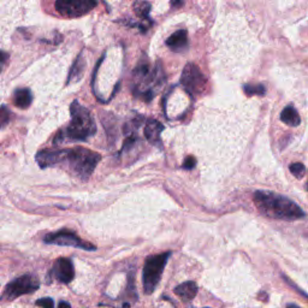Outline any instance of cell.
Masks as SVG:
<instances>
[{
  "label": "cell",
  "mask_w": 308,
  "mask_h": 308,
  "mask_svg": "<svg viewBox=\"0 0 308 308\" xmlns=\"http://www.w3.org/2000/svg\"><path fill=\"white\" fill-rule=\"evenodd\" d=\"M100 160L101 155L99 153L83 147L59 149V151L46 149V151L39 152L36 155L37 164L42 169L64 164L72 173H75L82 181L90 179Z\"/></svg>",
  "instance_id": "obj_1"
},
{
  "label": "cell",
  "mask_w": 308,
  "mask_h": 308,
  "mask_svg": "<svg viewBox=\"0 0 308 308\" xmlns=\"http://www.w3.org/2000/svg\"><path fill=\"white\" fill-rule=\"evenodd\" d=\"M254 205L259 213L277 221H297L306 217V213L293 200L274 192L258 190L253 196Z\"/></svg>",
  "instance_id": "obj_2"
},
{
  "label": "cell",
  "mask_w": 308,
  "mask_h": 308,
  "mask_svg": "<svg viewBox=\"0 0 308 308\" xmlns=\"http://www.w3.org/2000/svg\"><path fill=\"white\" fill-rule=\"evenodd\" d=\"M71 113V122L66 126L65 130H62L57 134L55 144H60L64 140L69 141H87L93 138L97 133V124L94 117L88 109L75 100L70 106Z\"/></svg>",
  "instance_id": "obj_3"
},
{
  "label": "cell",
  "mask_w": 308,
  "mask_h": 308,
  "mask_svg": "<svg viewBox=\"0 0 308 308\" xmlns=\"http://www.w3.org/2000/svg\"><path fill=\"white\" fill-rule=\"evenodd\" d=\"M171 254H172L171 252H166L158 254V255H152L145 261L144 271H142V285H144L145 294L151 295L154 293L158 284L160 283L164 269Z\"/></svg>",
  "instance_id": "obj_4"
},
{
  "label": "cell",
  "mask_w": 308,
  "mask_h": 308,
  "mask_svg": "<svg viewBox=\"0 0 308 308\" xmlns=\"http://www.w3.org/2000/svg\"><path fill=\"white\" fill-rule=\"evenodd\" d=\"M181 83L190 95H200L207 88V78L198 66L188 63L183 69Z\"/></svg>",
  "instance_id": "obj_5"
},
{
  "label": "cell",
  "mask_w": 308,
  "mask_h": 308,
  "mask_svg": "<svg viewBox=\"0 0 308 308\" xmlns=\"http://www.w3.org/2000/svg\"><path fill=\"white\" fill-rule=\"evenodd\" d=\"M97 0H57L56 10L68 18H77L97 8Z\"/></svg>",
  "instance_id": "obj_6"
},
{
  "label": "cell",
  "mask_w": 308,
  "mask_h": 308,
  "mask_svg": "<svg viewBox=\"0 0 308 308\" xmlns=\"http://www.w3.org/2000/svg\"><path fill=\"white\" fill-rule=\"evenodd\" d=\"M45 242L49 244H57V246L81 248L83 250H88V252H93V250L97 249L94 244L82 240L71 230H60L57 231V233L46 235Z\"/></svg>",
  "instance_id": "obj_7"
},
{
  "label": "cell",
  "mask_w": 308,
  "mask_h": 308,
  "mask_svg": "<svg viewBox=\"0 0 308 308\" xmlns=\"http://www.w3.org/2000/svg\"><path fill=\"white\" fill-rule=\"evenodd\" d=\"M39 282L33 276L25 275L22 277H18L15 281H12L10 284L6 287L5 296L8 298H16L22 295L34 293L35 290L39 289Z\"/></svg>",
  "instance_id": "obj_8"
},
{
  "label": "cell",
  "mask_w": 308,
  "mask_h": 308,
  "mask_svg": "<svg viewBox=\"0 0 308 308\" xmlns=\"http://www.w3.org/2000/svg\"><path fill=\"white\" fill-rule=\"evenodd\" d=\"M52 275L57 281L68 284L75 278L74 263L68 258H60L53 265Z\"/></svg>",
  "instance_id": "obj_9"
},
{
  "label": "cell",
  "mask_w": 308,
  "mask_h": 308,
  "mask_svg": "<svg viewBox=\"0 0 308 308\" xmlns=\"http://www.w3.org/2000/svg\"><path fill=\"white\" fill-rule=\"evenodd\" d=\"M164 130V125L157 119H148L145 125V138L151 145L160 146V135Z\"/></svg>",
  "instance_id": "obj_10"
},
{
  "label": "cell",
  "mask_w": 308,
  "mask_h": 308,
  "mask_svg": "<svg viewBox=\"0 0 308 308\" xmlns=\"http://www.w3.org/2000/svg\"><path fill=\"white\" fill-rule=\"evenodd\" d=\"M174 294H176L183 302H190L192 300H194L196 294H198V285L193 281L184 282V283L180 284L179 287H176V289H174Z\"/></svg>",
  "instance_id": "obj_11"
},
{
  "label": "cell",
  "mask_w": 308,
  "mask_h": 308,
  "mask_svg": "<svg viewBox=\"0 0 308 308\" xmlns=\"http://www.w3.org/2000/svg\"><path fill=\"white\" fill-rule=\"evenodd\" d=\"M166 45L174 52H182L188 47V34L186 30H179L166 40Z\"/></svg>",
  "instance_id": "obj_12"
},
{
  "label": "cell",
  "mask_w": 308,
  "mask_h": 308,
  "mask_svg": "<svg viewBox=\"0 0 308 308\" xmlns=\"http://www.w3.org/2000/svg\"><path fill=\"white\" fill-rule=\"evenodd\" d=\"M85 69V60L83 58V56L80 55L77 57V59L75 60L74 65H72L71 70H70V74L68 77V82H66V84L70 83H74V82L80 81L82 78V76H83Z\"/></svg>",
  "instance_id": "obj_13"
},
{
  "label": "cell",
  "mask_w": 308,
  "mask_h": 308,
  "mask_svg": "<svg viewBox=\"0 0 308 308\" xmlns=\"http://www.w3.org/2000/svg\"><path fill=\"white\" fill-rule=\"evenodd\" d=\"M281 120L289 126H297L301 124L300 114L293 105H288L281 113Z\"/></svg>",
  "instance_id": "obj_14"
},
{
  "label": "cell",
  "mask_w": 308,
  "mask_h": 308,
  "mask_svg": "<svg viewBox=\"0 0 308 308\" xmlns=\"http://www.w3.org/2000/svg\"><path fill=\"white\" fill-rule=\"evenodd\" d=\"M14 101L16 106L20 107V109H27V107L30 106L31 101H33V95H31V92L27 90V88L18 90L15 92Z\"/></svg>",
  "instance_id": "obj_15"
},
{
  "label": "cell",
  "mask_w": 308,
  "mask_h": 308,
  "mask_svg": "<svg viewBox=\"0 0 308 308\" xmlns=\"http://www.w3.org/2000/svg\"><path fill=\"white\" fill-rule=\"evenodd\" d=\"M243 91L248 97H253V95L262 97V95L266 94V88L263 84H244Z\"/></svg>",
  "instance_id": "obj_16"
},
{
  "label": "cell",
  "mask_w": 308,
  "mask_h": 308,
  "mask_svg": "<svg viewBox=\"0 0 308 308\" xmlns=\"http://www.w3.org/2000/svg\"><path fill=\"white\" fill-rule=\"evenodd\" d=\"M289 170H290V172L298 180H301L302 177H304V174H306V167L301 163H293L289 166Z\"/></svg>",
  "instance_id": "obj_17"
},
{
  "label": "cell",
  "mask_w": 308,
  "mask_h": 308,
  "mask_svg": "<svg viewBox=\"0 0 308 308\" xmlns=\"http://www.w3.org/2000/svg\"><path fill=\"white\" fill-rule=\"evenodd\" d=\"M9 119H10V112L5 106H2L0 107V128L8 124Z\"/></svg>",
  "instance_id": "obj_18"
},
{
  "label": "cell",
  "mask_w": 308,
  "mask_h": 308,
  "mask_svg": "<svg viewBox=\"0 0 308 308\" xmlns=\"http://www.w3.org/2000/svg\"><path fill=\"white\" fill-rule=\"evenodd\" d=\"M36 306L43 307V308H52L55 306V302L51 297H45V298H40V300L36 301Z\"/></svg>",
  "instance_id": "obj_19"
},
{
  "label": "cell",
  "mask_w": 308,
  "mask_h": 308,
  "mask_svg": "<svg viewBox=\"0 0 308 308\" xmlns=\"http://www.w3.org/2000/svg\"><path fill=\"white\" fill-rule=\"evenodd\" d=\"M196 165V159L193 155H189V157L186 158V160H184V164H183V167L186 170H192L194 169Z\"/></svg>",
  "instance_id": "obj_20"
},
{
  "label": "cell",
  "mask_w": 308,
  "mask_h": 308,
  "mask_svg": "<svg viewBox=\"0 0 308 308\" xmlns=\"http://www.w3.org/2000/svg\"><path fill=\"white\" fill-rule=\"evenodd\" d=\"M8 57H9L8 53H5V52H3V51H0V64H2V63H4L5 60L8 59Z\"/></svg>",
  "instance_id": "obj_21"
},
{
  "label": "cell",
  "mask_w": 308,
  "mask_h": 308,
  "mask_svg": "<svg viewBox=\"0 0 308 308\" xmlns=\"http://www.w3.org/2000/svg\"><path fill=\"white\" fill-rule=\"evenodd\" d=\"M58 306L59 307H70V303H68V302H59Z\"/></svg>",
  "instance_id": "obj_22"
},
{
  "label": "cell",
  "mask_w": 308,
  "mask_h": 308,
  "mask_svg": "<svg viewBox=\"0 0 308 308\" xmlns=\"http://www.w3.org/2000/svg\"><path fill=\"white\" fill-rule=\"evenodd\" d=\"M181 2H182V0H172V5L179 6L181 4Z\"/></svg>",
  "instance_id": "obj_23"
}]
</instances>
